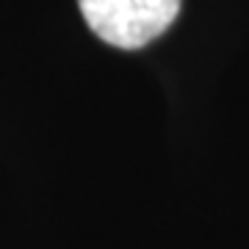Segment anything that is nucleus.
<instances>
[{
  "instance_id": "nucleus-1",
  "label": "nucleus",
  "mask_w": 249,
  "mask_h": 249,
  "mask_svg": "<svg viewBox=\"0 0 249 249\" xmlns=\"http://www.w3.org/2000/svg\"><path fill=\"white\" fill-rule=\"evenodd\" d=\"M180 3L183 0H78L94 36L122 50L155 42L178 19Z\"/></svg>"
}]
</instances>
